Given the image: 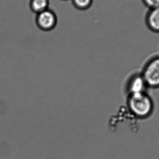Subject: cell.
I'll list each match as a JSON object with an SVG mask.
<instances>
[{
  "mask_svg": "<svg viewBox=\"0 0 159 159\" xmlns=\"http://www.w3.org/2000/svg\"><path fill=\"white\" fill-rule=\"evenodd\" d=\"M127 104L132 115L139 120L149 118L155 110L154 99L148 91L128 95Z\"/></svg>",
  "mask_w": 159,
  "mask_h": 159,
  "instance_id": "obj_1",
  "label": "cell"
},
{
  "mask_svg": "<svg viewBox=\"0 0 159 159\" xmlns=\"http://www.w3.org/2000/svg\"><path fill=\"white\" fill-rule=\"evenodd\" d=\"M148 89H159V53L147 59L140 70Z\"/></svg>",
  "mask_w": 159,
  "mask_h": 159,
  "instance_id": "obj_2",
  "label": "cell"
},
{
  "mask_svg": "<svg viewBox=\"0 0 159 159\" xmlns=\"http://www.w3.org/2000/svg\"><path fill=\"white\" fill-rule=\"evenodd\" d=\"M35 22L39 29L45 31H49L57 26L58 18L55 11L49 8L36 15Z\"/></svg>",
  "mask_w": 159,
  "mask_h": 159,
  "instance_id": "obj_3",
  "label": "cell"
},
{
  "mask_svg": "<svg viewBox=\"0 0 159 159\" xmlns=\"http://www.w3.org/2000/svg\"><path fill=\"white\" fill-rule=\"evenodd\" d=\"M148 90L140 70L133 73L128 78L127 84L128 95L148 91Z\"/></svg>",
  "mask_w": 159,
  "mask_h": 159,
  "instance_id": "obj_4",
  "label": "cell"
},
{
  "mask_svg": "<svg viewBox=\"0 0 159 159\" xmlns=\"http://www.w3.org/2000/svg\"><path fill=\"white\" fill-rule=\"evenodd\" d=\"M145 21L151 31L159 34V6L148 9L145 16Z\"/></svg>",
  "mask_w": 159,
  "mask_h": 159,
  "instance_id": "obj_5",
  "label": "cell"
},
{
  "mask_svg": "<svg viewBox=\"0 0 159 159\" xmlns=\"http://www.w3.org/2000/svg\"><path fill=\"white\" fill-rule=\"evenodd\" d=\"M49 0H30V7L31 11L37 14L49 8Z\"/></svg>",
  "mask_w": 159,
  "mask_h": 159,
  "instance_id": "obj_6",
  "label": "cell"
},
{
  "mask_svg": "<svg viewBox=\"0 0 159 159\" xmlns=\"http://www.w3.org/2000/svg\"><path fill=\"white\" fill-rule=\"evenodd\" d=\"M73 5L78 10L84 11L91 7L93 0H71Z\"/></svg>",
  "mask_w": 159,
  "mask_h": 159,
  "instance_id": "obj_7",
  "label": "cell"
},
{
  "mask_svg": "<svg viewBox=\"0 0 159 159\" xmlns=\"http://www.w3.org/2000/svg\"><path fill=\"white\" fill-rule=\"evenodd\" d=\"M142 1L148 9L159 6V0H142Z\"/></svg>",
  "mask_w": 159,
  "mask_h": 159,
  "instance_id": "obj_8",
  "label": "cell"
},
{
  "mask_svg": "<svg viewBox=\"0 0 159 159\" xmlns=\"http://www.w3.org/2000/svg\"><path fill=\"white\" fill-rule=\"evenodd\" d=\"M61 1H68V0H61Z\"/></svg>",
  "mask_w": 159,
  "mask_h": 159,
  "instance_id": "obj_9",
  "label": "cell"
}]
</instances>
